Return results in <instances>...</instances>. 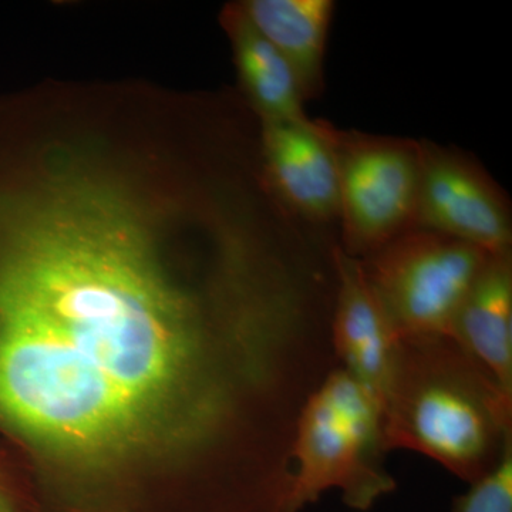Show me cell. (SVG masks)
Listing matches in <instances>:
<instances>
[{
	"label": "cell",
	"mask_w": 512,
	"mask_h": 512,
	"mask_svg": "<svg viewBox=\"0 0 512 512\" xmlns=\"http://www.w3.org/2000/svg\"><path fill=\"white\" fill-rule=\"evenodd\" d=\"M421 170L414 228L483 249L512 251L511 205L491 175L460 151L420 141Z\"/></svg>",
	"instance_id": "8992f818"
},
{
	"label": "cell",
	"mask_w": 512,
	"mask_h": 512,
	"mask_svg": "<svg viewBox=\"0 0 512 512\" xmlns=\"http://www.w3.org/2000/svg\"><path fill=\"white\" fill-rule=\"evenodd\" d=\"M451 512H512V441L493 470L454 498Z\"/></svg>",
	"instance_id": "4fadbf2b"
},
{
	"label": "cell",
	"mask_w": 512,
	"mask_h": 512,
	"mask_svg": "<svg viewBox=\"0 0 512 512\" xmlns=\"http://www.w3.org/2000/svg\"><path fill=\"white\" fill-rule=\"evenodd\" d=\"M383 410L343 367H336L303 406L293 440V505L301 512L330 490L366 512L397 488L384 464Z\"/></svg>",
	"instance_id": "3957f363"
},
{
	"label": "cell",
	"mask_w": 512,
	"mask_h": 512,
	"mask_svg": "<svg viewBox=\"0 0 512 512\" xmlns=\"http://www.w3.org/2000/svg\"><path fill=\"white\" fill-rule=\"evenodd\" d=\"M242 84L264 121H302L305 97L284 56L249 22L242 6L229 15Z\"/></svg>",
	"instance_id": "8fae6325"
},
{
	"label": "cell",
	"mask_w": 512,
	"mask_h": 512,
	"mask_svg": "<svg viewBox=\"0 0 512 512\" xmlns=\"http://www.w3.org/2000/svg\"><path fill=\"white\" fill-rule=\"evenodd\" d=\"M451 338L512 394V251L487 256L458 309Z\"/></svg>",
	"instance_id": "9c48e42d"
},
{
	"label": "cell",
	"mask_w": 512,
	"mask_h": 512,
	"mask_svg": "<svg viewBox=\"0 0 512 512\" xmlns=\"http://www.w3.org/2000/svg\"><path fill=\"white\" fill-rule=\"evenodd\" d=\"M383 431L387 451L423 454L471 484L512 441V394L451 336L399 339Z\"/></svg>",
	"instance_id": "7a4b0ae2"
},
{
	"label": "cell",
	"mask_w": 512,
	"mask_h": 512,
	"mask_svg": "<svg viewBox=\"0 0 512 512\" xmlns=\"http://www.w3.org/2000/svg\"><path fill=\"white\" fill-rule=\"evenodd\" d=\"M0 512H40L28 458L0 433Z\"/></svg>",
	"instance_id": "7c38bea8"
},
{
	"label": "cell",
	"mask_w": 512,
	"mask_h": 512,
	"mask_svg": "<svg viewBox=\"0 0 512 512\" xmlns=\"http://www.w3.org/2000/svg\"><path fill=\"white\" fill-rule=\"evenodd\" d=\"M339 170L342 251L363 259L414 228L420 141L328 126Z\"/></svg>",
	"instance_id": "5b68a950"
},
{
	"label": "cell",
	"mask_w": 512,
	"mask_h": 512,
	"mask_svg": "<svg viewBox=\"0 0 512 512\" xmlns=\"http://www.w3.org/2000/svg\"><path fill=\"white\" fill-rule=\"evenodd\" d=\"M335 295L330 316V343L339 366L384 407L397 338L392 323L377 299L360 259L339 245L332 248Z\"/></svg>",
	"instance_id": "52a82bcc"
},
{
	"label": "cell",
	"mask_w": 512,
	"mask_h": 512,
	"mask_svg": "<svg viewBox=\"0 0 512 512\" xmlns=\"http://www.w3.org/2000/svg\"><path fill=\"white\" fill-rule=\"evenodd\" d=\"M333 0H249L242 6L249 22L292 67L305 100L325 87V57Z\"/></svg>",
	"instance_id": "30bf717a"
},
{
	"label": "cell",
	"mask_w": 512,
	"mask_h": 512,
	"mask_svg": "<svg viewBox=\"0 0 512 512\" xmlns=\"http://www.w3.org/2000/svg\"><path fill=\"white\" fill-rule=\"evenodd\" d=\"M329 322L261 251L0 200V433L40 512H293Z\"/></svg>",
	"instance_id": "6da1fadb"
},
{
	"label": "cell",
	"mask_w": 512,
	"mask_h": 512,
	"mask_svg": "<svg viewBox=\"0 0 512 512\" xmlns=\"http://www.w3.org/2000/svg\"><path fill=\"white\" fill-rule=\"evenodd\" d=\"M328 121H265L272 183L288 207L312 222L339 217V170Z\"/></svg>",
	"instance_id": "ba28073f"
},
{
	"label": "cell",
	"mask_w": 512,
	"mask_h": 512,
	"mask_svg": "<svg viewBox=\"0 0 512 512\" xmlns=\"http://www.w3.org/2000/svg\"><path fill=\"white\" fill-rule=\"evenodd\" d=\"M487 252L413 228L360 259L397 338L451 336Z\"/></svg>",
	"instance_id": "277c9868"
}]
</instances>
